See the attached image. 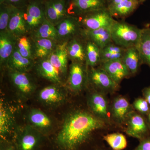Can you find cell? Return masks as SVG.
Returning <instances> with one entry per match:
<instances>
[{
	"label": "cell",
	"instance_id": "1",
	"mask_svg": "<svg viewBox=\"0 0 150 150\" xmlns=\"http://www.w3.org/2000/svg\"><path fill=\"white\" fill-rule=\"evenodd\" d=\"M105 121L93 113L78 110L69 114L55 138L60 150H85L91 145L95 150L104 149L102 141L95 135L105 129Z\"/></svg>",
	"mask_w": 150,
	"mask_h": 150
},
{
	"label": "cell",
	"instance_id": "2",
	"mask_svg": "<svg viewBox=\"0 0 150 150\" xmlns=\"http://www.w3.org/2000/svg\"><path fill=\"white\" fill-rule=\"evenodd\" d=\"M143 29L126 22L115 20L110 27L112 42L122 48L137 47Z\"/></svg>",
	"mask_w": 150,
	"mask_h": 150
},
{
	"label": "cell",
	"instance_id": "3",
	"mask_svg": "<svg viewBox=\"0 0 150 150\" xmlns=\"http://www.w3.org/2000/svg\"><path fill=\"white\" fill-rule=\"evenodd\" d=\"M45 136L29 125L16 131L13 142L16 150H40Z\"/></svg>",
	"mask_w": 150,
	"mask_h": 150
},
{
	"label": "cell",
	"instance_id": "4",
	"mask_svg": "<svg viewBox=\"0 0 150 150\" xmlns=\"http://www.w3.org/2000/svg\"><path fill=\"white\" fill-rule=\"evenodd\" d=\"M77 17L83 29L89 30L110 28L115 20L108 8L90 12Z\"/></svg>",
	"mask_w": 150,
	"mask_h": 150
},
{
	"label": "cell",
	"instance_id": "5",
	"mask_svg": "<svg viewBox=\"0 0 150 150\" xmlns=\"http://www.w3.org/2000/svg\"><path fill=\"white\" fill-rule=\"evenodd\" d=\"M59 43L68 42L81 35L83 28L77 17L67 16L55 26Z\"/></svg>",
	"mask_w": 150,
	"mask_h": 150
},
{
	"label": "cell",
	"instance_id": "6",
	"mask_svg": "<svg viewBox=\"0 0 150 150\" xmlns=\"http://www.w3.org/2000/svg\"><path fill=\"white\" fill-rule=\"evenodd\" d=\"M106 8L105 0H67V13L71 16L79 17Z\"/></svg>",
	"mask_w": 150,
	"mask_h": 150
},
{
	"label": "cell",
	"instance_id": "7",
	"mask_svg": "<svg viewBox=\"0 0 150 150\" xmlns=\"http://www.w3.org/2000/svg\"><path fill=\"white\" fill-rule=\"evenodd\" d=\"M88 81L97 88L104 91L116 90L119 84L116 83L100 67H87Z\"/></svg>",
	"mask_w": 150,
	"mask_h": 150
},
{
	"label": "cell",
	"instance_id": "8",
	"mask_svg": "<svg viewBox=\"0 0 150 150\" xmlns=\"http://www.w3.org/2000/svg\"><path fill=\"white\" fill-rule=\"evenodd\" d=\"M28 73L10 71L9 76L13 84L21 96L25 99L30 97L36 86Z\"/></svg>",
	"mask_w": 150,
	"mask_h": 150
},
{
	"label": "cell",
	"instance_id": "9",
	"mask_svg": "<svg viewBox=\"0 0 150 150\" xmlns=\"http://www.w3.org/2000/svg\"><path fill=\"white\" fill-rule=\"evenodd\" d=\"M127 120L126 132L127 135L140 141L150 136L149 125L142 115L134 112L130 113Z\"/></svg>",
	"mask_w": 150,
	"mask_h": 150
},
{
	"label": "cell",
	"instance_id": "10",
	"mask_svg": "<svg viewBox=\"0 0 150 150\" xmlns=\"http://www.w3.org/2000/svg\"><path fill=\"white\" fill-rule=\"evenodd\" d=\"M88 82V68L85 64L72 62L70 66L68 84L72 91H81Z\"/></svg>",
	"mask_w": 150,
	"mask_h": 150
},
{
	"label": "cell",
	"instance_id": "11",
	"mask_svg": "<svg viewBox=\"0 0 150 150\" xmlns=\"http://www.w3.org/2000/svg\"><path fill=\"white\" fill-rule=\"evenodd\" d=\"M38 99L45 105L57 106L65 102L66 94L59 84H54L42 88L38 94Z\"/></svg>",
	"mask_w": 150,
	"mask_h": 150
},
{
	"label": "cell",
	"instance_id": "12",
	"mask_svg": "<svg viewBox=\"0 0 150 150\" xmlns=\"http://www.w3.org/2000/svg\"><path fill=\"white\" fill-rule=\"evenodd\" d=\"M67 0H46L43 2L46 18L56 26L68 16Z\"/></svg>",
	"mask_w": 150,
	"mask_h": 150
},
{
	"label": "cell",
	"instance_id": "13",
	"mask_svg": "<svg viewBox=\"0 0 150 150\" xmlns=\"http://www.w3.org/2000/svg\"><path fill=\"white\" fill-rule=\"evenodd\" d=\"M27 117L28 125L39 131L44 136L48 135L53 129L54 123L52 119L40 109H31Z\"/></svg>",
	"mask_w": 150,
	"mask_h": 150
},
{
	"label": "cell",
	"instance_id": "14",
	"mask_svg": "<svg viewBox=\"0 0 150 150\" xmlns=\"http://www.w3.org/2000/svg\"><path fill=\"white\" fill-rule=\"evenodd\" d=\"M15 118L11 110L1 100L0 104L1 140L13 141L15 133Z\"/></svg>",
	"mask_w": 150,
	"mask_h": 150
},
{
	"label": "cell",
	"instance_id": "15",
	"mask_svg": "<svg viewBox=\"0 0 150 150\" xmlns=\"http://www.w3.org/2000/svg\"><path fill=\"white\" fill-rule=\"evenodd\" d=\"M67 43H57L54 50L47 58L58 70L60 74L64 76L67 74L69 59L67 50Z\"/></svg>",
	"mask_w": 150,
	"mask_h": 150
},
{
	"label": "cell",
	"instance_id": "16",
	"mask_svg": "<svg viewBox=\"0 0 150 150\" xmlns=\"http://www.w3.org/2000/svg\"><path fill=\"white\" fill-rule=\"evenodd\" d=\"M25 8H19L13 6V8L7 30L17 38L24 36L29 33L24 18Z\"/></svg>",
	"mask_w": 150,
	"mask_h": 150
},
{
	"label": "cell",
	"instance_id": "17",
	"mask_svg": "<svg viewBox=\"0 0 150 150\" xmlns=\"http://www.w3.org/2000/svg\"><path fill=\"white\" fill-rule=\"evenodd\" d=\"M86 40L81 35L71 39L67 44L69 59L86 64Z\"/></svg>",
	"mask_w": 150,
	"mask_h": 150
},
{
	"label": "cell",
	"instance_id": "18",
	"mask_svg": "<svg viewBox=\"0 0 150 150\" xmlns=\"http://www.w3.org/2000/svg\"><path fill=\"white\" fill-rule=\"evenodd\" d=\"M18 38L8 30L0 31V63L5 66L17 45Z\"/></svg>",
	"mask_w": 150,
	"mask_h": 150
},
{
	"label": "cell",
	"instance_id": "19",
	"mask_svg": "<svg viewBox=\"0 0 150 150\" xmlns=\"http://www.w3.org/2000/svg\"><path fill=\"white\" fill-rule=\"evenodd\" d=\"M81 35L86 40L95 43L100 49L112 42L110 28H102L92 30L83 29Z\"/></svg>",
	"mask_w": 150,
	"mask_h": 150
},
{
	"label": "cell",
	"instance_id": "20",
	"mask_svg": "<svg viewBox=\"0 0 150 150\" xmlns=\"http://www.w3.org/2000/svg\"><path fill=\"white\" fill-rule=\"evenodd\" d=\"M99 67L102 68L112 80L118 84L131 75L121 60L105 62L101 64Z\"/></svg>",
	"mask_w": 150,
	"mask_h": 150
},
{
	"label": "cell",
	"instance_id": "21",
	"mask_svg": "<svg viewBox=\"0 0 150 150\" xmlns=\"http://www.w3.org/2000/svg\"><path fill=\"white\" fill-rule=\"evenodd\" d=\"M34 65V60L22 56L16 45L14 51L8 61L6 67L9 71L28 73L32 69Z\"/></svg>",
	"mask_w": 150,
	"mask_h": 150
},
{
	"label": "cell",
	"instance_id": "22",
	"mask_svg": "<svg viewBox=\"0 0 150 150\" xmlns=\"http://www.w3.org/2000/svg\"><path fill=\"white\" fill-rule=\"evenodd\" d=\"M38 74L55 84L62 83L61 76L58 70L47 59H40L36 65Z\"/></svg>",
	"mask_w": 150,
	"mask_h": 150
},
{
	"label": "cell",
	"instance_id": "23",
	"mask_svg": "<svg viewBox=\"0 0 150 150\" xmlns=\"http://www.w3.org/2000/svg\"><path fill=\"white\" fill-rule=\"evenodd\" d=\"M88 105L92 113L105 121L108 118L107 100L101 94L94 93L89 98Z\"/></svg>",
	"mask_w": 150,
	"mask_h": 150
},
{
	"label": "cell",
	"instance_id": "24",
	"mask_svg": "<svg viewBox=\"0 0 150 150\" xmlns=\"http://www.w3.org/2000/svg\"><path fill=\"white\" fill-rule=\"evenodd\" d=\"M122 61L131 74L137 73L143 64L139 51L136 46L126 48Z\"/></svg>",
	"mask_w": 150,
	"mask_h": 150
},
{
	"label": "cell",
	"instance_id": "25",
	"mask_svg": "<svg viewBox=\"0 0 150 150\" xmlns=\"http://www.w3.org/2000/svg\"><path fill=\"white\" fill-rule=\"evenodd\" d=\"M32 40H33L34 58L38 60L48 58L59 43L55 40L47 38Z\"/></svg>",
	"mask_w": 150,
	"mask_h": 150
},
{
	"label": "cell",
	"instance_id": "26",
	"mask_svg": "<svg viewBox=\"0 0 150 150\" xmlns=\"http://www.w3.org/2000/svg\"><path fill=\"white\" fill-rule=\"evenodd\" d=\"M139 4L138 0H124L118 4L108 8L112 17L125 18L134 12Z\"/></svg>",
	"mask_w": 150,
	"mask_h": 150
},
{
	"label": "cell",
	"instance_id": "27",
	"mask_svg": "<svg viewBox=\"0 0 150 150\" xmlns=\"http://www.w3.org/2000/svg\"><path fill=\"white\" fill-rule=\"evenodd\" d=\"M130 104L125 98L118 97L114 100L112 105V116L118 123L127 120L131 112Z\"/></svg>",
	"mask_w": 150,
	"mask_h": 150
},
{
	"label": "cell",
	"instance_id": "28",
	"mask_svg": "<svg viewBox=\"0 0 150 150\" xmlns=\"http://www.w3.org/2000/svg\"><path fill=\"white\" fill-rule=\"evenodd\" d=\"M126 49L116 45L113 42L109 43L100 49V64L105 62L122 60Z\"/></svg>",
	"mask_w": 150,
	"mask_h": 150
},
{
	"label": "cell",
	"instance_id": "29",
	"mask_svg": "<svg viewBox=\"0 0 150 150\" xmlns=\"http://www.w3.org/2000/svg\"><path fill=\"white\" fill-rule=\"evenodd\" d=\"M31 38H47L55 40L59 43L56 27L46 18L36 30L31 33Z\"/></svg>",
	"mask_w": 150,
	"mask_h": 150
},
{
	"label": "cell",
	"instance_id": "30",
	"mask_svg": "<svg viewBox=\"0 0 150 150\" xmlns=\"http://www.w3.org/2000/svg\"><path fill=\"white\" fill-rule=\"evenodd\" d=\"M137 47L143 64L148 65L150 68V27L143 28L139 43Z\"/></svg>",
	"mask_w": 150,
	"mask_h": 150
},
{
	"label": "cell",
	"instance_id": "31",
	"mask_svg": "<svg viewBox=\"0 0 150 150\" xmlns=\"http://www.w3.org/2000/svg\"><path fill=\"white\" fill-rule=\"evenodd\" d=\"M86 50L87 67H99L101 63L100 48L91 41L86 40Z\"/></svg>",
	"mask_w": 150,
	"mask_h": 150
},
{
	"label": "cell",
	"instance_id": "32",
	"mask_svg": "<svg viewBox=\"0 0 150 150\" xmlns=\"http://www.w3.org/2000/svg\"><path fill=\"white\" fill-rule=\"evenodd\" d=\"M103 139L113 150H123L127 146L126 137L123 134L114 133L104 135Z\"/></svg>",
	"mask_w": 150,
	"mask_h": 150
},
{
	"label": "cell",
	"instance_id": "33",
	"mask_svg": "<svg viewBox=\"0 0 150 150\" xmlns=\"http://www.w3.org/2000/svg\"><path fill=\"white\" fill-rule=\"evenodd\" d=\"M31 40L32 39L26 35L18 38L17 47L22 56L34 60L33 45Z\"/></svg>",
	"mask_w": 150,
	"mask_h": 150
},
{
	"label": "cell",
	"instance_id": "34",
	"mask_svg": "<svg viewBox=\"0 0 150 150\" xmlns=\"http://www.w3.org/2000/svg\"><path fill=\"white\" fill-rule=\"evenodd\" d=\"M13 6L4 4H0V31L7 30Z\"/></svg>",
	"mask_w": 150,
	"mask_h": 150
},
{
	"label": "cell",
	"instance_id": "35",
	"mask_svg": "<svg viewBox=\"0 0 150 150\" xmlns=\"http://www.w3.org/2000/svg\"><path fill=\"white\" fill-rule=\"evenodd\" d=\"M134 107L141 113L146 115L150 110V105L145 98H138L134 101Z\"/></svg>",
	"mask_w": 150,
	"mask_h": 150
},
{
	"label": "cell",
	"instance_id": "36",
	"mask_svg": "<svg viewBox=\"0 0 150 150\" xmlns=\"http://www.w3.org/2000/svg\"><path fill=\"white\" fill-rule=\"evenodd\" d=\"M30 0H5L4 4L19 8L26 7Z\"/></svg>",
	"mask_w": 150,
	"mask_h": 150
},
{
	"label": "cell",
	"instance_id": "37",
	"mask_svg": "<svg viewBox=\"0 0 150 150\" xmlns=\"http://www.w3.org/2000/svg\"><path fill=\"white\" fill-rule=\"evenodd\" d=\"M0 150H16L13 141L1 140Z\"/></svg>",
	"mask_w": 150,
	"mask_h": 150
},
{
	"label": "cell",
	"instance_id": "38",
	"mask_svg": "<svg viewBox=\"0 0 150 150\" xmlns=\"http://www.w3.org/2000/svg\"><path fill=\"white\" fill-rule=\"evenodd\" d=\"M134 150H150V135L140 141V144Z\"/></svg>",
	"mask_w": 150,
	"mask_h": 150
},
{
	"label": "cell",
	"instance_id": "39",
	"mask_svg": "<svg viewBox=\"0 0 150 150\" xmlns=\"http://www.w3.org/2000/svg\"><path fill=\"white\" fill-rule=\"evenodd\" d=\"M123 1L124 0H106L107 8H108L110 7L116 5Z\"/></svg>",
	"mask_w": 150,
	"mask_h": 150
},
{
	"label": "cell",
	"instance_id": "40",
	"mask_svg": "<svg viewBox=\"0 0 150 150\" xmlns=\"http://www.w3.org/2000/svg\"><path fill=\"white\" fill-rule=\"evenodd\" d=\"M144 95L145 99L146 100L150 105V88H145L144 90Z\"/></svg>",
	"mask_w": 150,
	"mask_h": 150
},
{
	"label": "cell",
	"instance_id": "41",
	"mask_svg": "<svg viewBox=\"0 0 150 150\" xmlns=\"http://www.w3.org/2000/svg\"><path fill=\"white\" fill-rule=\"evenodd\" d=\"M146 115L147 117V121L150 127V110Z\"/></svg>",
	"mask_w": 150,
	"mask_h": 150
},
{
	"label": "cell",
	"instance_id": "42",
	"mask_svg": "<svg viewBox=\"0 0 150 150\" xmlns=\"http://www.w3.org/2000/svg\"><path fill=\"white\" fill-rule=\"evenodd\" d=\"M5 1V0H0V4H4V3Z\"/></svg>",
	"mask_w": 150,
	"mask_h": 150
},
{
	"label": "cell",
	"instance_id": "43",
	"mask_svg": "<svg viewBox=\"0 0 150 150\" xmlns=\"http://www.w3.org/2000/svg\"><path fill=\"white\" fill-rule=\"evenodd\" d=\"M146 1V0H139V3H142Z\"/></svg>",
	"mask_w": 150,
	"mask_h": 150
},
{
	"label": "cell",
	"instance_id": "44",
	"mask_svg": "<svg viewBox=\"0 0 150 150\" xmlns=\"http://www.w3.org/2000/svg\"><path fill=\"white\" fill-rule=\"evenodd\" d=\"M109 150V149H105V148H104V149H102V150Z\"/></svg>",
	"mask_w": 150,
	"mask_h": 150
},
{
	"label": "cell",
	"instance_id": "45",
	"mask_svg": "<svg viewBox=\"0 0 150 150\" xmlns=\"http://www.w3.org/2000/svg\"><path fill=\"white\" fill-rule=\"evenodd\" d=\"M41 1H43V2L45 1H46V0H41Z\"/></svg>",
	"mask_w": 150,
	"mask_h": 150
},
{
	"label": "cell",
	"instance_id": "46",
	"mask_svg": "<svg viewBox=\"0 0 150 150\" xmlns=\"http://www.w3.org/2000/svg\"><path fill=\"white\" fill-rule=\"evenodd\" d=\"M138 1H139V0H138Z\"/></svg>",
	"mask_w": 150,
	"mask_h": 150
},
{
	"label": "cell",
	"instance_id": "47",
	"mask_svg": "<svg viewBox=\"0 0 150 150\" xmlns=\"http://www.w3.org/2000/svg\"><path fill=\"white\" fill-rule=\"evenodd\" d=\"M149 88H150V87H149Z\"/></svg>",
	"mask_w": 150,
	"mask_h": 150
},
{
	"label": "cell",
	"instance_id": "48",
	"mask_svg": "<svg viewBox=\"0 0 150 150\" xmlns=\"http://www.w3.org/2000/svg\"><path fill=\"white\" fill-rule=\"evenodd\" d=\"M105 1H106V0H105Z\"/></svg>",
	"mask_w": 150,
	"mask_h": 150
}]
</instances>
